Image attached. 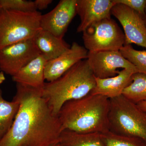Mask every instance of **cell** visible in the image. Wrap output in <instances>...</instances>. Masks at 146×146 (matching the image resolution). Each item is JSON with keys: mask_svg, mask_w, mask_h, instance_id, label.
Returning a JSON list of instances; mask_svg holds the SVG:
<instances>
[{"mask_svg": "<svg viewBox=\"0 0 146 146\" xmlns=\"http://www.w3.org/2000/svg\"><path fill=\"white\" fill-rule=\"evenodd\" d=\"M53 146H58V145H56Z\"/></svg>", "mask_w": 146, "mask_h": 146, "instance_id": "27", "label": "cell"}, {"mask_svg": "<svg viewBox=\"0 0 146 146\" xmlns=\"http://www.w3.org/2000/svg\"><path fill=\"white\" fill-rule=\"evenodd\" d=\"M47 61L40 54L12 76V80L24 86L42 88L45 83L44 69Z\"/></svg>", "mask_w": 146, "mask_h": 146, "instance_id": "14", "label": "cell"}, {"mask_svg": "<svg viewBox=\"0 0 146 146\" xmlns=\"http://www.w3.org/2000/svg\"><path fill=\"white\" fill-rule=\"evenodd\" d=\"M52 1V0H35L34 3L36 10H42L47 9Z\"/></svg>", "mask_w": 146, "mask_h": 146, "instance_id": "23", "label": "cell"}, {"mask_svg": "<svg viewBox=\"0 0 146 146\" xmlns=\"http://www.w3.org/2000/svg\"><path fill=\"white\" fill-rule=\"evenodd\" d=\"M42 89L16 83L13 99L20 107L10 130L0 141V146L58 145L62 126L42 97Z\"/></svg>", "mask_w": 146, "mask_h": 146, "instance_id": "1", "label": "cell"}, {"mask_svg": "<svg viewBox=\"0 0 146 146\" xmlns=\"http://www.w3.org/2000/svg\"><path fill=\"white\" fill-rule=\"evenodd\" d=\"M143 20L144 21V23H145V26L146 27V8L145 10V16L143 18Z\"/></svg>", "mask_w": 146, "mask_h": 146, "instance_id": "26", "label": "cell"}, {"mask_svg": "<svg viewBox=\"0 0 146 146\" xmlns=\"http://www.w3.org/2000/svg\"><path fill=\"white\" fill-rule=\"evenodd\" d=\"M109 99L90 94L65 103L58 117L63 130L79 133H102L109 130Z\"/></svg>", "mask_w": 146, "mask_h": 146, "instance_id": "2", "label": "cell"}, {"mask_svg": "<svg viewBox=\"0 0 146 146\" xmlns=\"http://www.w3.org/2000/svg\"><path fill=\"white\" fill-rule=\"evenodd\" d=\"M119 51L123 56L136 67L138 72L146 75V50H138L131 45H124Z\"/></svg>", "mask_w": 146, "mask_h": 146, "instance_id": "20", "label": "cell"}, {"mask_svg": "<svg viewBox=\"0 0 146 146\" xmlns=\"http://www.w3.org/2000/svg\"><path fill=\"white\" fill-rule=\"evenodd\" d=\"M1 9L23 12L36 11L34 1L27 0H0Z\"/></svg>", "mask_w": 146, "mask_h": 146, "instance_id": "21", "label": "cell"}, {"mask_svg": "<svg viewBox=\"0 0 146 146\" xmlns=\"http://www.w3.org/2000/svg\"><path fill=\"white\" fill-rule=\"evenodd\" d=\"M109 131L146 141V112L122 95L109 99Z\"/></svg>", "mask_w": 146, "mask_h": 146, "instance_id": "4", "label": "cell"}, {"mask_svg": "<svg viewBox=\"0 0 146 146\" xmlns=\"http://www.w3.org/2000/svg\"><path fill=\"white\" fill-rule=\"evenodd\" d=\"M100 135L103 146H146V141L138 137L118 135L109 130Z\"/></svg>", "mask_w": 146, "mask_h": 146, "instance_id": "19", "label": "cell"}, {"mask_svg": "<svg viewBox=\"0 0 146 146\" xmlns=\"http://www.w3.org/2000/svg\"><path fill=\"white\" fill-rule=\"evenodd\" d=\"M6 80L4 73L0 70V84H1Z\"/></svg>", "mask_w": 146, "mask_h": 146, "instance_id": "25", "label": "cell"}, {"mask_svg": "<svg viewBox=\"0 0 146 146\" xmlns=\"http://www.w3.org/2000/svg\"><path fill=\"white\" fill-rule=\"evenodd\" d=\"M132 79L131 83L124 89L123 96L136 104L146 101V75L135 73Z\"/></svg>", "mask_w": 146, "mask_h": 146, "instance_id": "18", "label": "cell"}, {"mask_svg": "<svg viewBox=\"0 0 146 146\" xmlns=\"http://www.w3.org/2000/svg\"><path fill=\"white\" fill-rule=\"evenodd\" d=\"M94 76L106 78L115 76L118 68L138 73L136 67L123 56L119 51H104L89 52L86 58Z\"/></svg>", "mask_w": 146, "mask_h": 146, "instance_id": "8", "label": "cell"}, {"mask_svg": "<svg viewBox=\"0 0 146 146\" xmlns=\"http://www.w3.org/2000/svg\"><path fill=\"white\" fill-rule=\"evenodd\" d=\"M96 85V78L88 60L84 59L76 63L59 78L45 83L42 89V96L53 115L58 116L64 104L85 96Z\"/></svg>", "mask_w": 146, "mask_h": 146, "instance_id": "3", "label": "cell"}, {"mask_svg": "<svg viewBox=\"0 0 146 146\" xmlns=\"http://www.w3.org/2000/svg\"><path fill=\"white\" fill-rule=\"evenodd\" d=\"M82 33L84 48L89 52L119 51L125 45L124 34L111 18L92 24Z\"/></svg>", "mask_w": 146, "mask_h": 146, "instance_id": "6", "label": "cell"}, {"mask_svg": "<svg viewBox=\"0 0 146 146\" xmlns=\"http://www.w3.org/2000/svg\"><path fill=\"white\" fill-rule=\"evenodd\" d=\"M115 5L111 0H76V13L80 20L77 32H83L92 24L111 18Z\"/></svg>", "mask_w": 146, "mask_h": 146, "instance_id": "11", "label": "cell"}, {"mask_svg": "<svg viewBox=\"0 0 146 146\" xmlns=\"http://www.w3.org/2000/svg\"><path fill=\"white\" fill-rule=\"evenodd\" d=\"M88 51L76 42L65 52L58 57L48 60L45 65V80L50 82L56 80L80 60L87 58Z\"/></svg>", "mask_w": 146, "mask_h": 146, "instance_id": "12", "label": "cell"}, {"mask_svg": "<svg viewBox=\"0 0 146 146\" xmlns=\"http://www.w3.org/2000/svg\"><path fill=\"white\" fill-rule=\"evenodd\" d=\"M76 0H61L48 13L42 15L40 27L58 38H62L76 13Z\"/></svg>", "mask_w": 146, "mask_h": 146, "instance_id": "10", "label": "cell"}, {"mask_svg": "<svg viewBox=\"0 0 146 146\" xmlns=\"http://www.w3.org/2000/svg\"><path fill=\"white\" fill-rule=\"evenodd\" d=\"M41 54L47 60L56 58L67 51L70 46L62 38L43 30H40L33 38Z\"/></svg>", "mask_w": 146, "mask_h": 146, "instance_id": "15", "label": "cell"}, {"mask_svg": "<svg viewBox=\"0 0 146 146\" xmlns=\"http://www.w3.org/2000/svg\"><path fill=\"white\" fill-rule=\"evenodd\" d=\"M115 4H121L135 11L144 18L145 14L146 0H112Z\"/></svg>", "mask_w": 146, "mask_h": 146, "instance_id": "22", "label": "cell"}, {"mask_svg": "<svg viewBox=\"0 0 146 146\" xmlns=\"http://www.w3.org/2000/svg\"><path fill=\"white\" fill-rule=\"evenodd\" d=\"M40 54L33 38L9 45L0 50V70L12 76Z\"/></svg>", "mask_w": 146, "mask_h": 146, "instance_id": "7", "label": "cell"}, {"mask_svg": "<svg viewBox=\"0 0 146 146\" xmlns=\"http://www.w3.org/2000/svg\"><path fill=\"white\" fill-rule=\"evenodd\" d=\"M58 146H103L99 133H79L65 129L59 138Z\"/></svg>", "mask_w": 146, "mask_h": 146, "instance_id": "16", "label": "cell"}, {"mask_svg": "<svg viewBox=\"0 0 146 146\" xmlns=\"http://www.w3.org/2000/svg\"><path fill=\"white\" fill-rule=\"evenodd\" d=\"M1 7H0V11H1Z\"/></svg>", "mask_w": 146, "mask_h": 146, "instance_id": "28", "label": "cell"}, {"mask_svg": "<svg viewBox=\"0 0 146 146\" xmlns=\"http://www.w3.org/2000/svg\"><path fill=\"white\" fill-rule=\"evenodd\" d=\"M134 72L123 69L117 76L106 78H96V85L90 94L113 98L122 95L123 91L132 82Z\"/></svg>", "mask_w": 146, "mask_h": 146, "instance_id": "13", "label": "cell"}, {"mask_svg": "<svg viewBox=\"0 0 146 146\" xmlns=\"http://www.w3.org/2000/svg\"></svg>", "mask_w": 146, "mask_h": 146, "instance_id": "29", "label": "cell"}, {"mask_svg": "<svg viewBox=\"0 0 146 146\" xmlns=\"http://www.w3.org/2000/svg\"><path fill=\"white\" fill-rule=\"evenodd\" d=\"M137 105L141 110L146 112V101L140 102L137 104Z\"/></svg>", "mask_w": 146, "mask_h": 146, "instance_id": "24", "label": "cell"}, {"mask_svg": "<svg viewBox=\"0 0 146 146\" xmlns=\"http://www.w3.org/2000/svg\"><path fill=\"white\" fill-rule=\"evenodd\" d=\"M39 11L23 12L1 9L0 50L24 40L33 39L42 29Z\"/></svg>", "mask_w": 146, "mask_h": 146, "instance_id": "5", "label": "cell"}, {"mask_svg": "<svg viewBox=\"0 0 146 146\" xmlns=\"http://www.w3.org/2000/svg\"><path fill=\"white\" fill-rule=\"evenodd\" d=\"M111 13L124 31V45L133 44L146 48V27L143 18L135 11L121 4H115Z\"/></svg>", "mask_w": 146, "mask_h": 146, "instance_id": "9", "label": "cell"}, {"mask_svg": "<svg viewBox=\"0 0 146 146\" xmlns=\"http://www.w3.org/2000/svg\"><path fill=\"white\" fill-rule=\"evenodd\" d=\"M19 107V102L16 100L13 99L11 102L5 100L0 89V141L10 130Z\"/></svg>", "mask_w": 146, "mask_h": 146, "instance_id": "17", "label": "cell"}]
</instances>
